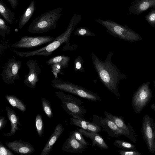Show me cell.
I'll list each match as a JSON object with an SVG mask.
<instances>
[{
  "label": "cell",
  "instance_id": "cell-14",
  "mask_svg": "<svg viewBox=\"0 0 155 155\" xmlns=\"http://www.w3.org/2000/svg\"><path fill=\"white\" fill-rule=\"evenodd\" d=\"M5 143L10 150L19 154L30 155L35 151L31 143L21 139L5 142Z\"/></svg>",
  "mask_w": 155,
  "mask_h": 155
},
{
  "label": "cell",
  "instance_id": "cell-2",
  "mask_svg": "<svg viewBox=\"0 0 155 155\" xmlns=\"http://www.w3.org/2000/svg\"><path fill=\"white\" fill-rule=\"evenodd\" d=\"M62 10V8H58L36 18L29 25L28 32L32 34L41 33L55 28Z\"/></svg>",
  "mask_w": 155,
  "mask_h": 155
},
{
  "label": "cell",
  "instance_id": "cell-35",
  "mask_svg": "<svg viewBox=\"0 0 155 155\" xmlns=\"http://www.w3.org/2000/svg\"><path fill=\"white\" fill-rule=\"evenodd\" d=\"M119 154L121 155H141L140 153L136 150H123L118 151Z\"/></svg>",
  "mask_w": 155,
  "mask_h": 155
},
{
  "label": "cell",
  "instance_id": "cell-25",
  "mask_svg": "<svg viewBox=\"0 0 155 155\" xmlns=\"http://www.w3.org/2000/svg\"><path fill=\"white\" fill-rule=\"evenodd\" d=\"M41 105L43 111L49 118L53 117V112L51 104L48 100L45 98H41Z\"/></svg>",
  "mask_w": 155,
  "mask_h": 155
},
{
  "label": "cell",
  "instance_id": "cell-31",
  "mask_svg": "<svg viewBox=\"0 0 155 155\" xmlns=\"http://www.w3.org/2000/svg\"><path fill=\"white\" fill-rule=\"evenodd\" d=\"M83 63V60L81 56H78L75 59L74 62V69L75 72L78 71L82 72H84Z\"/></svg>",
  "mask_w": 155,
  "mask_h": 155
},
{
  "label": "cell",
  "instance_id": "cell-40",
  "mask_svg": "<svg viewBox=\"0 0 155 155\" xmlns=\"http://www.w3.org/2000/svg\"><path fill=\"white\" fill-rule=\"evenodd\" d=\"M153 84H154V91H155V80H154L153 81ZM154 96H155V93L154 94Z\"/></svg>",
  "mask_w": 155,
  "mask_h": 155
},
{
  "label": "cell",
  "instance_id": "cell-26",
  "mask_svg": "<svg viewBox=\"0 0 155 155\" xmlns=\"http://www.w3.org/2000/svg\"><path fill=\"white\" fill-rule=\"evenodd\" d=\"M35 127L39 136H42L44 128V123L41 115L38 114L35 118Z\"/></svg>",
  "mask_w": 155,
  "mask_h": 155
},
{
  "label": "cell",
  "instance_id": "cell-30",
  "mask_svg": "<svg viewBox=\"0 0 155 155\" xmlns=\"http://www.w3.org/2000/svg\"><path fill=\"white\" fill-rule=\"evenodd\" d=\"M50 66L51 72L54 76L55 78H58V74H64V73L61 71L64 68L60 63H55Z\"/></svg>",
  "mask_w": 155,
  "mask_h": 155
},
{
  "label": "cell",
  "instance_id": "cell-12",
  "mask_svg": "<svg viewBox=\"0 0 155 155\" xmlns=\"http://www.w3.org/2000/svg\"><path fill=\"white\" fill-rule=\"evenodd\" d=\"M92 122L103 128L108 135L112 137H117L123 135L122 133L114 123L107 117L103 118L94 114L93 116Z\"/></svg>",
  "mask_w": 155,
  "mask_h": 155
},
{
  "label": "cell",
  "instance_id": "cell-10",
  "mask_svg": "<svg viewBox=\"0 0 155 155\" xmlns=\"http://www.w3.org/2000/svg\"><path fill=\"white\" fill-rule=\"evenodd\" d=\"M56 38L49 36H23L17 42L12 45L13 48H31L52 42Z\"/></svg>",
  "mask_w": 155,
  "mask_h": 155
},
{
  "label": "cell",
  "instance_id": "cell-6",
  "mask_svg": "<svg viewBox=\"0 0 155 155\" xmlns=\"http://www.w3.org/2000/svg\"><path fill=\"white\" fill-rule=\"evenodd\" d=\"M150 82L142 84L134 94L131 100V105L134 112L137 114L149 104L151 100L152 93L149 87Z\"/></svg>",
  "mask_w": 155,
  "mask_h": 155
},
{
  "label": "cell",
  "instance_id": "cell-15",
  "mask_svg": "<svg viewBox=\"0 0 155 155\" xmlns=\"http://www.w3.org/2000/svg\"><path fill=\"white\" fill-rule=\"evenodd\" d=\"M87 148V146L81 144L73 137L69 135L63 144L62 149L67 152L81 153Z\"/></svg>",
  "mask_w": 155,
  "mask_h": 155
},
{
  "label": "cell",
  "instance_id": "cell-27",
  "mask_svg": "<svg viewBox=\"0 0 155 155\" xmlns=\"http://www.w3.org/2000/svg\"><path fill=\"white\" fill-rule=\"evenodd\" d=\"M10 28L8 23L0 15V35L5 37L10 32Z\"/></svg>",
  "mask_w": 155,
  "mask_h": 155
},
{
  "label": "cell",
  "instance_id": "cell-34",
  "mask_svg": "<svg viewBox=\"0 0 155 155\" xmlns=\"http://www.w3.org/2000/svg\"><path fill=\"white\" fill-rule=\"evenodd\" d=\"M75 35L81 36H95V35L89 30L84 28L78 29L74 33Z\"/></svg>",
  "mask_w": 155,
  "mask_h": 155
},
{
  "label": "cell",
  "instance_id": "cell-9",
  "mask_svg": "<svg viewBox=\"0 0 155 155\" xmlns=\"http://www.w3.org/2000/svg\"><path fill=\"white\" fill-rule=\"evenodd\" d=\"M21 64V61L16 60L15 56L5 63L1 74L5 83L8 84H13L15 80L20 79L19 72Z\"/></svg>",
  "mask_w": 155,
  "mask_h": 155
},
{
  "label": "cell",
  "instance_id": "cell-8",
  "mask_svg": "<svg viewBox=\"0 0 155 155\" xmlns=\"http://www.w3.org/2000/svg\"><path fill=\"white\" fill-rule=\"evenodd\" d=\"M141 132L143 140L150 153H155V123L148 115L143 117Z\"/></svg>",
  "mask_w": 155,
  "mask_h": 155
},
{
  "label": "cell",
  "instance_id": "cell-20",
  "mask_svg": "<svg viewBox=\"0 0 155 155\" xmlns=\"http://www.w3.org/2000/svg\"><path fill=\"white\" fill-rule=\"evenodd\" d=\"M35 2L32 1L21 16L19 21L18 28H22L28 22L34 12Z\"/></svg>",
  "mask_w": 155,
  "mask_h": 155
},
{
  "label": "cell",
  "instance_id": "cell-11",
  "mask_svg": "<svg viewBox=\"0 0 155 155\" xmlns=\"http://www.w3.org/2000/svg\"><path fill=\"white\" fill-rule=\"evenodd\" d=\"M104 114L106 117L109 119L116 124L121 131L123 135L129 139L134 143L137 139L133 127L129 123H127L121 116H118L105 111Z\"/></svg>",
  "mask_w": 155,
  "mask_h": 155
},
{
  "label": "cell",
  "instance_id": "cell-7",
  "mask_svg": "<svg viewBox=\"0 0 155 155\" xmlns=\"http://www.w3.org/2000/svg\"><path fill=\"white\" fill-rule=\"evenodd\" d=\"M103 25L111 35L124 41L134 42L142 39L139 35L127 26L108 22L104 23Z\"/></svg>",
  "mask_w": 155,
  "mask_h": 155
},
{
  "label": "cell",
  "instance_id": "cell-16",
  "mask_svg": "<svg viewBox=\"0 0 155 155\" xmlns=\"http://www.w3.org/2000/svg\"><path fill=\"white\" fill-rule=\"evenodd\" d=\"M64 129L62 125L58 124L41 151L40 155H49L54 145Z\"/></svg>",
  "mask_w": 155,
  "mask_h": 155
},
{
  "label": "cell",
  "instance_id": "cell-13",
  "mask_svg": "<svg viewBox=\"0 0 155 155\" xmlns=\"http://www.w3.org/2000/svg\"><path fill=\"white\" fill-rule=\"evenodd\" d=\"M26 64L29 71L28 74L25 75L24 82L27 86L34 89L39 81L38 75L41 73V69L36 60H29L26 61Z\"/></svg>",
  "mask_w": 155,
  "mask_h": 155
},
{
  "label": "cell",
  "instance_id": "cell-3",
  "mask_svg": "<svg viewBox=\"0 0 155 155\" xmlns=\"http://www.w3.org/2000/svg\"><path fill=\"white\" fill-rule=\"evenodd\" d=\"M74 26L72 21H70L65 31L62 34L56 38L52 42L38 49L26 52H19L15 50L13 51L17 55L21 57H28L35 55H41L45 57L51 54L53 52L66 43L69 45L70 37Z\"/></svg>",
  "mask_w": 155,
  "mask_h": 155
},
{
  "label": "cell",
  "instance_id": "cell-28",
  "mask_svg": "<svg viewBox=\"0 0 155 155\" xmlns=\"http://www.w3.org/2000/svg\"><path fill=\"white\" fill-rule=\"evenodd\" d=\"M82 135L79 131L78 128H77L73 132H70L69 134V135L73 137L81 144L87 146L89 145V143L85 140Z\"/></svg>",
  "mask_w": 155,
  "mask_h": 155
},
{
  "label": "cell",
  "instance_id": "cell-19",
  "mask_svg": "<svg viewBox=\"0 0 155 155\" xmlns=\"http://www.w3.org/2000/svg\"><path fill=\"white\" fill-rule=\"evenodd\" d=\"M83 135L89 138L92 140V146H96L101 149H107L108 146L101 136L98 133L88 132L82 128H78Z\"/></svg>",
  "mask_w": 155,
  "mask_h": 155
},
{
  "label": "cell",
  "instance_id": "cell-22",
  "mask_svg": "<svg viewBox=\"0 0 155 155\" xmlns=\"http://www.w3.org/2000/svg\"><path fill=\"white\" fill-rule=\"evenodd\" d=\"M5 97L9 104L14 108H16L22 112L26 110V106L23 102L13 95H6Z\"/></svg>",
  "mask_w": 155,
  "mask_h": 155
},
{
  "label": "cell",
  "instance_id": "cell-21",
  "mask_svg": "<svg viewBox=\"0 0 155 155\" xmlns=\"http://www.w3.org/2000/svg\"><path fill=\"white\" fill-rule=\"evenodd\" d=\"M0 14L8 24L10 25L13 24L15 13L11 11L3 2L2 0L0 1Z\"/></svg>",
  "mask_w": 155,
  "mask_h": 155
},
{
  "label": "cell",
  "instance_id": "cell-4",
  "mask_svg": "<svg viewBox=\"0 0 155 155\" xmlns=\"http://www.w3.org/2000/svg\"><path fill=\"white\" fill-rule=\"evenodd\" d=\"M55 93L61 101V106L66 112L74 118L85 120L84 115L86 111L80 99L62 91H56Z\"/></svg>",
  "mask_w": 155,
  "mask_h": 155
},
{
  "label": "cell",
  "instance_id": "cell-37",
  "mask_svg": "<svg viewBox=\"0 0 155 155\" xmlns=\"http://www.w3.org/2000/svg\"><path fill=\"white\" fill-rule=\"evenodd\" d=\"M7 122L5 117H0V130L2 129L5 127Z\"/></svg>",
  "mask_w": 155,
  "mask_h": 155
},
{
  "label": "cell",
  "instance_id": "cell-18",
  "mask_svg": "<svg viewBox=\"0 0 155 155\" xmlns=\"http://www.w3.org/2000/svg\"><path fill=\"white\" fill-rule=\"evenodd\" d=\"M7 117L11 124V129L9 132L4 134V135L6 137L13 136L16 131L20 129L18 125L21 124L18 117L15 111L8 106L6 107Z\"/></svg>",
  "mask_w": 155,
  "mask_h": 155
},
{
  "label": "cell",
  "instance_id": "cell-23",
  "mask_svg": "<svg viewBox=\"0 0 155 155\" xmlns=\"http://www.w3.org/2000/svg\"><path fill=\"white\" fill-rule=\"evenodd\" d=\"M70 57L64 55H60L51 58L46 61V63L48 65L56 63H60L64 68H66L69 65L70 60Z\"/></svg>",
  "mask_w": 155,
  "mask_h": 155
},
{
  "label": "cell",
  "instance_id": "cell-36",
  "mask_svg": "<svg viewBox=\"0 0 155 155\" xmlns=\"http://www.w3.org/2000/svg\"><path fill=\"white\" fill-rule=\"evenodd\" d=\"M0 155H14V154L8 148L6 147L0 141Z\"/></svg>",
  "mask_w": 155,
  "mask_h": 155
},
{
  "label": "cell",
  "instance_id": "cell-33",
  "mask_svg": "<svg viewBox=\"0 0 155 155\" xmlns=\"http://www.w3.org/2000/svg\"><path fill=\"white\" fill-rule=\"evenodd\" d=\"M146 20L152 27H155V9H151L150 12L145 16Z\"/></svg>",
  "mask_w": 155,
  "mask_h": 155
},
{
  "label": "cell",
  "instance_id": "cell-17",
  "mask_svg": "<svg viewBox=\"0 0 155 155\" xmlns=\"http://www.w3.org/2000/svg\"><path fill=\"white\" fill-rule=\"evenodd\" d=\"M152 7H155V0H134L129 11L134 15H138Z\"/></svg>",
  "mask_w": 155,
  "mask_h": 155
},
{
  "label": "cell",
  "instance_id": "cell-38",
  "mask_svg": "<svg viewBox=\"0 0 155 155\" xmlns=\"http://www.w3.org/2000/svg\"><path fill=\"white\" fill-rule=\"evenodd\" d=\"M12 8H15L18 5V0H8Z\"/></svg>",
  "mask_w": 155,
  "mask_h": 155
},
{
  "label": "cell",
  "instance_id": "cell-5",
  "mask_svg": "<svg viewBox=\"0 0 155 155\" xmlns=\"http://www.w3.org/2000/svg\"><path fill=\"white\" fill-rule=\"evenodd\" d=\"M51 85L54 88L71 93L90 101H101V98L96 92L69 81H64L58 78H53Z\"/></svg>",
  "mask_w": 155,
  "mask_h": 155
},
{
  "label": "cell",
  "instance_id": "cell-39",
  "mask_svg": "<svg viewBox=\"0 0 155 155\" xmlns=\"http://www.w3.org/2000/svg\"><path fill=\"white\" fill-rule=\"evenodd\" d=\"M150 107L152 109L154 110L155 112V102L154 104H152L151 105Z\"/></svg>",
  "mask_w": 155,
  "mask_h": 155
},
{
  "label": "cell",
  "instance_id": "cell-29",
  "mask_svg": "<svg viewBox=\"0 0 155 155\" xmlns=\"http://www.w3.org/2000/svg\"><path fill=\"white\" fill-rule=\"evenodd\" d=\"M86 120L75 118L73 117L70 118V124L79 127L81 128L87 130V127Z\"/></svg>",
  "mask_w": 155,
  "mask_h": 155
},
{
  "label": "cell",
  "instance_id": "cell-1",
  "mask_svg": "<svg viewBox=\"0 0 155 155\" xmlns=\"http://www.w3.org/2000/svg\"><path fill=\"white\" fill-rule=\"evenodd\" d=\"M114 53L110 51L104 61H102L93 52L91 57L94 67L101 81L118 99L120 94L118 86L120 80L126 79L125 75L111 61Z\"/></svg>",
  "mask_w": 155,
  "mask_h": 155
},
{
  "label": "cell",
  "instance_id": "cell-32",
  "mask_svg": "<svg viewBox=\"0 0 155 155\" xmlns=\"http://www.w3.org/2000/svg\"><path fill=\"white\" fill-rule=\"evenodd\" d=\"M87 130V131L95 133L100 132L101 131V127L94 122H91L89 121H86Z\"/></svg>",
  "mask_w": 155,
  "mask_h": 155
},
{
  "label": "cell",
  "instance_id": "cell-24",
  "mask_svg": "<svg viewBox=\"0 0 155 155\" xmlns=\"http://www.w3.org/2000/svg\"><path fill=\"white\" fill-rule=\"evenodd\" d=\"M113 144L117 147L123 150H136L135 146L129 142L120 140H117L113 143Z\"/></svg>",
  "mask_w": 155,
  "mask_h": 155
}]
</instances>
